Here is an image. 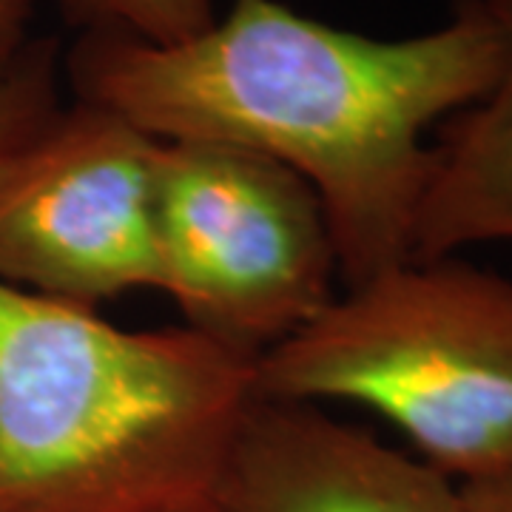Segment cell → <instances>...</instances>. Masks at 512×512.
Returning a JSON list of instances; mask_svg holds the SVG:
<instances>
[{
	"label": "cell",
	"instance_id": "cell-1",
	"mask_svg": "<svg viewBox=\"0 0 512 512\" xmlns=\"http://www.w3.org/2000/svg\"><path fill=\"white\" fill-rule=\"evenodd\" d=\"M510 46L501 0H458L444 26L370 37L234 0L200 35L157 46L126 32H80L63 52L74 100L146 134L245 148L316 191L348 288L413 256L433 177L439 120L493 89Z\"/></svg>",
	"mask_w": 512,
	"mask_h": 512
},
{
	"label": "cell",
	"instance_id": "cell-10",
	"mask_svg": "<svg viewBox=\"0 0 512 512\" xmlns=\"http://www.w3.org/2000/svg\"><path fill=\"white\" fill-rule=\"evenodd\" d=\"M35 18V0H0V77L9 72L32 43L29 26Z\"/></svg>",
	"mask_w": 512,
	"mask_h": 512
},
{
	"label": "cell",
	"instance_id": "cell-9",
	"mask_svg": "<svg viewBox=\"0 0 512 512\" xmlns=\"http://www.w3.org/2000/svg\"><path fill=\"white\" fill-rule=\"evenodd\" d=\"M55 6L80 32H126L157 46L200 35L217 20L211 0H55Z\"/></svg>",
	"mask_w": 512,
	"mask_h": 512
},
{
	"label": "cell",
	"instance_id": "cell-8",
	"mask_svg": "<svg viewBox=\"0 0 512 512\" xmlns=\"http://www.w3.org/2000/svg\"><path fill=\"white\" fill-rule=\"evenodd\" d=\"M63 83L57 37H32L18 63L0 77V177L66 106Z\"/></svg>",
	"mask_w": 512,
	"mask_h": 512
},
{
	"label": "cell",
	"instance_id": "cell-6",
	"mask_svg": "<svg viewBox=\"0 0 512 512\" xmlns=\"http://www.w3.org/2000/svg\"><path fill=\"white\" fill-rule=\"evenodd\" d=\"M222 512H464L461 484L316 404L254 399L239 424Z\"/></svg>",
	"mask_w": 512,
	"mask_h": 512
},
{
	"label": "cell",
	"instance_id": "cell-7",
	"mask_svg": "<svg viewBox=\"0 0 512 512\" xmlns=\"http://www.w3.org/2000/svg\"><path fill=\"white\" fill-rule=\"evenodd\" d=\"M510 46L493 89L447 120L433 146L413 231V262L456 256L470 245L512 242V0Z\"/></svg>",
	"mask_w": 512,
	"mask_h": 512
},
{
	"label": "cell",
	"instance_id": "cell-2",
	"mask_svg": "<svg viewBox=\"0 0 512 512\" xmlns=\"http://www.w3.org/2000/svg\"><path fill=\"white\" fill-rule=\"evenodd\" d=\"M254 365L0 282V512H222Z\"/></svg>",
	"mask_w": 512,
	"mask_h": 512
},
{
	"label": "cell",
	"instance_id": "cell-3",
	"mask_svg": "<svg viewBox=\"0 0 512 512\" xmlns=\"http://www.w3.org/2000/svg\"><path fill=\"white\" fill-rule=\"evenodd\" d=\"M256 399L353 402L453 481L512 464V279L441 256L348 288L254 365Z\"/></svg>",
	"mask_w": 512,
	"mask_h": 512
},
{
	"label": "cell",
	"instance_id": "cell-5",
	"mask_svg": "<svg viewBox=\"0 0 512 512\" xmlns=\"http://www.w3.org/2000/svg\"><path fill=\"white\" fill-rule=\"evenodd\" d=\"M157 157L126 117L63 106L0 177V282L89 311L157 291Z\"/></svg>",
	"mask_w": 512,
	"mask_h": 512
},
{
	"label": "cell",
	"instance_id": "cell-4",
	"mask_svg": "<svg viewBox=\"0 0 512 512\" xmlns=\"http://www.w3.org/2000/svg\"><path fill=\"white\" fill-rule=\"evenodd\" d=\"M157 259V291L185 325L251 356L336 299V248L316 191L245 148L160 140Z\"/></svg>",
	"mask_w": 512,
	"mask_h": 512
},
{
	"label": "cell",
	"instance_id": "cell-11",
	"mask_svg": "<svg viewBox=\"0 0 512 512\" xmlns=\"http://www.w3.org/2000/svg\"><path fill=\"white\" fill-rule=\"evenodd\" d=\"M464 512H512V464L490 476L461 481Z\"/></svg>",
	"mask_w": 512,
	"mask_h": 512
}]
</instances>
